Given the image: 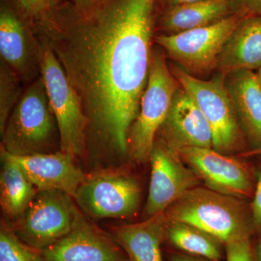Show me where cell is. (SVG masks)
I'll use <instances>...</instances> for the list:
<instances>
[{"label":"cell","instance_id":"cell-1","mask_svg":"<svg viewBox=\"0 0 261 261\" xmlns=\"http://www.w3.org/2000/svg\"><path fill=\"white\" fill-rule=\"evenodd\" d=\"M160 0H101L88 13L64 0L33 19L80 98L87 154L129 157L128 135L148 82Z\"/></svg>","mask_w":261,"mask_h":261},{"label":"cell","instance_id":"cell-2","mask_svg":"<svg viewBox=\"0 0 261 261\" xmlns=\"http://www.w3.org/2000/svg\"><path fill=\"white\" fill-rule=\"evenodd\" d=\"M168 222L191 225L224 244L250 236L251 214L241 199L197 187L185 192L164 212Z\"/></svg>","mask_w":261,"mask_h":261},{"label":"cell","instance_id":"cell-3","mask_svg":"<svg viewBox=\"0 0 261 261\" xmlns=\"http://www.w3.org/2000/svg\"><path fill=\"white\" fill-rule=\"evenodd\" d=\"M1 147L16 156L51 153L60 134L42 76L22 94L1 133Z\"/></svg>","mask_w":261,"mask_h":261},{"label":"cell","instance_id":"cell-4","mask_svg":"<svg viewBox=\"0 0 261 261\" xmlns=\"http://www.w3.org/2000/svg\"><path fill=\"white\" fill-rule=\"evenodd\" d=\"M171 70L208 122L212 130L213 149L227 155L247 152V140L239 124L225 84V75L220 73L213 80L205 81L179 67H173Z\"/></svg>","mask_w":261,"mask_h":261},{"label":"cell","instance_id":"cell-5","mask_svg":"<svg viewBox=\"0 0 261 261\" xmlns=\"http://www.w3.org/2000/svg\"><path fill=\"white\" fill-rule=\"evenodd\" d=\"M39 42L40 73L56 116L62 152L87 155V118L76 92L50 48Z\"/></svg>","mask_w":261,"mask_h":261},{"label":"cell","instance_id":"cell-6","mask_svg":"<svg viewBox=\"0 0 261 261\" xmlns=\"http://www.w3.org/2000/svg\"><path fill=\"white\" fill-rule=\"evenodd\" d=\"M178 87L179 83L168 68L164 55L159 49H153L140 112L128 135L129 157L137 162L149 161L156 135L169 112Z\"/></svg>","mask_w":261,"mask_h":261},{"label":"cell","instance_id":"cell-7","mask_svg":"<svg viewBox=\"0 0 261 261\" xmlns=\"http://www.w3.org/2000/svg\"><path fill=\"white\" fill-rule=\"evenodd\" d=\"M245 16L238 12L207 27L171 35L159 34L154 37V42L190 75L206 74L216 69L225 43Z\"/></svg>","mask_w":261,"mask_h":261},{"label":"cell","instance_id":"cell-8","mask_svg":"<svg viewBox=\"0 0 261 261\" xmlns=\"http://www.w3.org/2000/svg\"><path fill=\"white\" fill-rule=\"evenodd\" d=\"M74 202L65 192L38 190L28 209L10 226L22 241L43 251L71 230L79 210Z\"/></svg>","mask_w":261,"mask_h":261},{"label":"cell","instance_id":"cell-9","mask_svg":"<svg viewBox=\"0 0 261 261\" xmlns=\"http://www.w3.org/2000/svg\"><path fill=\"white\" fill-rule=\"evenodd\" d=\"M73 200L84 214L94 219H130L140 206V184L129 175L101 171L87 176Z\"/></svg>","mask_w":261,"mask_h":261},{"label":"cell","instance_id":"cell-10","mask_svg":"<svg viewBox=\"0 0 261 261\" xmlns=\"http://www.w3.org/2000/svg\"><path fill=\"white\" fill-rule=\"evenodd\" d=\"M0 55L21 82H32L40 76L33 18L15 0H0Z\"/></svg>","mask_w":261,"mask_h":261},{"label":"cell","instance_id":"cell-11","mask_svg":"<svg viewBox=\"0 0 261 261\" xmlns=\"http://www.w3.org/2000/svg\"><path fill=\"white\" fill-rule=\"evenodd\" d=\"M151 177L144 209L145 219L163 214L185 192L198 187L200 178L182 161L176 151L159 138L149 159Z\"/></svg>","mask_w":261,"mask_h":261},{"label":"cell","instance_id":"cell-12","mask_svg":"<svg viewBox=\"0 0 261 261\" xmlns=\"http://www.w3.org/2000/svg\"><path fill=\"white\" fill-rule=\"evenodd\" d=\"M178 153L207 188L239 199L253 197V176L240 160L202 147H187Z\"/></svg>","mask_w":261,"mask_h":261},{"label":"cell","instance_id":"cell-13","mask_svg":"<svg viewBox=\"0 0 261 261\" xmlns=\"http://www.w3.org/2000/svg\"><path fill=\"white\" fill-rule=\"evenodd\" d=\"M42 252L46 261H129L111 235L91 223L80 209L69 232Z\"/></svg>","mask_w":261,"mask_h":261},{"label":"cell","instance_id":"cell-14","mask_svg":"<svg viewBox=\"0 0 261 261\" xmlns=\"http://www.w3.org/2000/svg\"><path fill=\"white\" fill-rule=\"evenodd\" d=\"M158 134L176 152L187 147L213 149L212 130L208 122L180 84Z\"/></svg>","mask_w":261,"mask_h":261},{"label":"cell","instance_id":"cell-15","mask_svg":"<svg viewBox=\"0 0 261 261\" xmlns=\"http://www.w3.org/2000/svg\"><path fill=\"white\" fill-rule=\"evenodd\" d=\"M8 154L38 190H59L73 197L87 176L75 158L61 150L27 156Z\"/></svg>","mask_w":261,"mask_h":261},{"label":"cell","instance_id":"cell-16","mask_svg":"<svg viewBox=\"0 0 261 261\" xmlns=\"http://www.w3.org/2000/svg\"><path fill=\"white\" fill-rule=\"evenodd\" d=\"M239 124L251 149H261V88L256 73L240 70L225 75Z\"/></svg>","mask_w":261,"mask_h":261},{"label":"cell","instance_id":"cell-17","mask_svg":"<svg viewBox=\"0 0 261 261\" xmlns=\"http://www.w3.org/2000/svg\"><path fill=\"white\" fill-rule=\"evenodd\" d=\"M261 68V16L244 17L225 43L216 69L226 75L240 70Z\"/></svg>","mask_w":261,"mask_h":261},{"label":"cell","instance_id":"cell-18","mask_svg":"<svg viewBox=\"0 0 261 261\" xmlns=\"http://www.w3.org/2000/svg\"><path fill=\"white\" fill-rule=\"evenodd\" d=\"M167 224L163 213L135 224L111 226L108 233L129 261H163L161 243Z\"/></svg>","mask_w":261,"mask_h":261},{"label":"cell","instance_id":"cell-19","mask_svg":"<svg viewBox=\"0 0 261 261\" xmlns=\"http://www.w3.org/2000/svg\"><path fill=\"white\" fill-rule=\"evenodd\" d=\"M230 0H205L161 10L156 32L179 34L219 23L234 14Z\"/></svg>","mask_w":261,"mask_h":261},{"label":"cell","instance_id":"cell-20","mask_svg":"<svg viewBox=\"0 0 261 261\" xmlns=\"http://www.w3.org/2000/svg\"><path fill=\"white\" fill-rule=\"evenodd\" d=\"M0 157V205L5 216L16 220L28 209L38 190L2 147Z\"/></svg>","mask_w":261,"mask_h":261},{"label":"cell","instance_id":"cell-21","mask_svg":"<svg viewBox=\"0 0 261 261\" xmlns=\"http://www.w3.org/2000/svg\"><path fill=\"white\" fill-rule=\"evenodd\" d=\"M166 237L172 245L184 251L211 260L221 257L219 240L200 229L181 222H168Z\"/></svg>","mask_w":261,"mask_h":261},{"label":"cell","instance_id":"cell-22","mask_svg":"<svg viewBox=\"0 0 261 261\" xmlns=\"http://www.w3.org/2000/svg\"><path fill=\"white\" fill-rule=\"evenodd\" d=\"M0 261H46L42 251L22 241L10 224L2 220L0 226Z\"/></svg>","mask_w":261,"mask_h":261},{"label":"cell","instance_id":"cell-23","mask_svg":"<svg viewBox=\"0 0 261 261\" xmlns=\"http://www.w3.org/2000/svg\"><path fill=\"white\" fill-rule=\"evenodd\" d=\"M21 80L3 61H0V133L21 97Z\"/></svg>","mask_w":261,"mask_h":261},{"label":"cell","instance_id":"cell-24","mask_svg":"<svg viewBox=\"0 0 261 261\" xmlns=\"http://www.w3.org/2000/svg\"><path fill=\"white\" fill-rule=\"evenodd\" d=\"M225 246L227 261H256L250 245V236L228 242Z\"/></svg>","mask_w":261,"mask_h":261},{"label":"cell","instance_id":"cell-25","mask_svg":"<svg viewBox=\"0 0 261 261\" xmlns=\"http://www.w3.org/2000/svg\"><path fill=\"white\" fill-rule=\"evenodd\" d=\"M19 6L34 19L51 7L50 0H15Z\"/></svg>","mask_w":261,"mask_h":261},{"label":"cell","instance_id":"cell-26","mask_svg":"<svg viewBox=\"0 0 261 261\" xmlns=\"http://www.w3.org/2000/svg\"><path fill=\"white\" fill-rule=\"evenodd\" d=\"M250 213L254 227L261 228V171L257 173Z\"/></svg>","mask_w":261,"mask_h":261},{"label":"cell","instance_id":"cell-27","mask_svg":"<svg viewBox=\"0 0 261 261\" xmlns=\"http://www.w3.org/2000/svg\"><path fill=\"white\" fill-rule=\"evenodd\" d=\"M234 13L261 16V0H230Z\"/></svg>","mask_w":261,"mask_h":261},{"label":"cell","instance_id":"cell-28","mask_svg":"<svg viewBox=\"0 0 261 261\" xmlns=\"http://www.w3.org/2000/svg\"><path fill=\"white\" fill-rule=\"evenodd\" d=\"M75 9L82 13L92 11L99 5L101 0H70Z\"/></svg>","mask_w":261,"mask_h":261},{"label":"cell","instance_id":"cell-29","mask_svg":"<svg viewBox=\"0 0 261 261\" xmlns=\"http://www.w3.org/2000/svg\"><path fill=\"white\" fill-rule=\"evenodd\" d=\"M201 1H205V0H160V8H161V11L166 8H171V7L198 3Z\"/></svg>","mask_w":261,"mask_h":261},{"label":"cell","instance_id":"cell-30","mask_svg":"<svg viewBox=\"0 0 261 261\" xmlns=\"http://www.w3.org/2000/svg\"><path fill=\"white\" fill-rule=\"evenodd\" d=\"M255 257L256 261H261V235L258 243L257 244L256 249H255Z\"/></svg>","mask_w":261,"mask_h":261},{"label":"cell","instance_id":"cell-31","mask_svg":"<svg viewBox=\"0 0 261 261\" xmlns=\"http://www.w3.org/2000/svg\"><path fill=\"white\" fill-rule=\"evenodd\" d=\"M257 154H261V149L255 151H247V152H244V153L240 154L241 156H253L257 155Z\"/></svg>","mask_w":261,"mask_h":261},{"label":"cell","instance_id":"cell-32","mask_svg":"<svg viewBox=\"0 0 261 261\" xmlns=\"http://www.w3.org/2000/svg\"><path fill=\"white\" fill-rule=\"evenodd\" d=\"M171 261H199L195 260V259L190 258V257L183 256H174L173 257Z\"/></svg>","mask_w":261,"mask_h":261},{"label":"cell","instance_id":"cell-33","mask_svg":"<svg viewBox=\"0 0 261 261\" xmlns=\"http://www.w3.org/2000/svg\"><path fill=\"white\" fill-rule=\"evenodd\" d=\"M63 1L64 0H50L51 7L56 6V5L60 4V3Z\"/></svg>","mask_w":261,"mask_h":261},{"label":"cell","instance_id":"cell-34","mask_svg":"<svg viewBox=\"0 0 261 261\" xmlns=\"http://www.w3.org/2000/svg\"><path fill=\"white\" fill-rule=\"evenodd\" d=\"M257 76V80H258L259 84L261 88V68L260 69L257 70V73H256Z\"/></svg>","mask_w":261,"mask_h":261}]
</instances>
